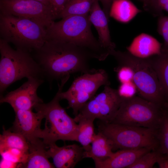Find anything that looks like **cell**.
Wrapping results in <instances>:
<instances>
[{"label":"cell","mask_w":168,"mask_h":168,"mask_svg":"<svg viewBox=\"0 0 168 168\" xmlns=\"http://www.w3.org/2000/svg\"><path fill=\"white\" fill-rule=\"evenodd\" d=\"M161 154L158 149L149 151L140 157L128 168H152Z\"/></svg>","instance_id":"26"},{"label":"cell","mask_w":168,"mask_h":168,"mask_svg":"<svg viewBox=\"0 0 168 168\" xmlns=\"http://www.w3.org/2000/svg\"><path fill=\"white\" fill-rule=\"evenodd\" d=\"M96 0H68L59 18L71 16L88 15Z\"/></svg>","instance_id":"24"},{"label":"cell","mask_w":168,"mask_h":168,"mask_svg":"<svg viewBox=\"0 0 168 168\" xmlns=\"http://www.w3.org/2000/svg\"><path fill=\"white\" fill-rule=\"evenodd\" d=\"M164 109L141 97H123L119 108L110 123L156 130Z\"/></svg>","instance_id":"8"},{"label":"cell","mask_w":168,"mask_h":168,"mask_svg":"<svg viewBox=\"0 0 168 168\" xmlns=\"http://www.w3.org/2000/svg\"><path fill=\"white\" fill-rule=\"evenodd\" d=\"M15 118L10 129L24 137L28 142L40 139L41 123L44 118L42 114L32 110L14 111Z\"/></svg>","instance_id":"13"},{"label":"cell","mask_w":168,"mask_h":168,"mask_svg":"<svg viewBox=\"0 0 168 168\" xmlns=\"http://www.w3.org/2000/svg\"><path fill=\"white\" fill-rule=\"evenodd\" d=\"M91 144L90 151L84 152V158H92L94 161H101L111 157L114 153L110 142L100 132L96 134Z\"/></svg>","instance_id":"19"},{"label":"cell","mask_w":168,"mask_h":168,"mask_svg":"<svg viewBox=\"0 0 168 168\" xmlns=\"http://www.w3.org/2000/svg\"><path fill=\"white\" fill-rule=\"evenodd\" d=\"M162 45L150 36L142 34L135 39L127 49L135 56L145 58L160 54Z\"/></svg>","instance_id":"18"},{"label":"cell","mask_w":168,"mask_h":168,"mask_svg":"<svg viewBox=\"0 0 168 168\" xmlns=\"http://www.w3.org/2000/svg\"><path fill=\"white\" fill-rule=\"evenodd\" d=\"M118 65L129 68L133 73V82L140 97L161 106L166 102L156 74L148 58H141L128 51H111Z\"/></svg>","instance_id":"5"},{"label":"cell","mask_w":168,"mask_h":168,"mask_svg":"<svg viewBox=\"0 0 168 168\" xmlns=\"http://www.w3.org/2000/svg\"><path fill=\"white\" fill-rule=\"evenodd\" d=\"M42 2L45 4L51 6L53 8V0H34Z\"/></svg>","instance_id":"35"},{"label":"cell","mask_w":168,"mask_h":168,"mask_svg":"<svg viewBox=\"0 0 168 168\" xmlns=\"http://www.w3.org/2000/svg\"><path fill=\"white\" fill-rule=\"evenodd\" d=\"M141 11L130 0H114L110 15L122 22H127Z\"/></svg>","instance_id":"22"},{"label":"cell","mask_w":168,"mask_h":168,"mask_svg":"<svg viewBox=\"0 0 168 168\" xmlns=\"http://www.w3.org/2000/svg\"><path fill=\"white\" fill-rule=\"evenodd\" d=\"M98 130L109 140L113 150L158 148L156 130L99 121Z\"/></svg>","instance_id":"7"},{"label":"cell","mask_w":168,"mask_h":168,"mask_svg":"<svg viewBox=\"0 0 168 168\" xmlns=\"http://www.w3.org/2000/svg\"><path fill=\"white\" fill-rule=\"evenodd\" d=\"M94 120L82 118L77 122L78 123L77 141L80 143L86 152L90 151L91 144L96 134L94 132Z\"/></svg>","instance_id":"23"},{"label":"cell","mask_w":168,"mask_h":168,"mask_svg":"<svg viewBox=\"0 0 168 168\" xmlns=\"http://www.w3.org/2000/svg\"><path fill=\"white\" fill-rule=\"evenodd\" d=\"M89 20L96 28L98 35V40L101 45L109 51L115 48V44L111 41L109 28V19L100 5L99 1L96 0L93 3L89 14Z\"/></svg>","instance_id":"15"},{"label":"cell","mask_w":168,"mask_h":168,"mask_svg":"<svg viewBox=\"0 0 168 168\" xmlns=\"http://www.w3.org/2000/svg\"><path fill=\"white\" fill-rule=\"evenodd\" d=\"M35 52L34 58L40 66L43 78L51 84L53 81L61 80L72 73H91L97 70L91 68L89 63L94 58L93 55L70 42L47 39Z\"/></svg>","instance_id":"1"},{"label":"cell","mask_w":168,"mask_h":168,"mask_svg":"<svg viewBox=\"0 0 168 168\" xmlns=\"http://www.w3.org/2000/svg\"><path fill=\"white\" fill-rule=\"evenodd\" d=\"M110 85L106 71L97 69L93 73H84L77 78L66 91L60 93V99L67 100V108H71L76 116L85 104L95 96L100 87Z\"/></svg>","instance_id":"9"},{"label":"cell","mask_w":168,"mask_h":168,"mask_svg":"<svg viewBox=\"0 0 168 168\" xmlns=\"http://www.w3.org/2000/svg\"><path fill=\"white\" fill-rule=\"evenodd\" d=\"M123 100L117 89L109 85L104 86L100 93L94 96L80 110L74 118L77 122L82 118H87L104 123H110L118 110Z\"/></svg>","instance_id":"10"},{"label":"cell","mask_w":168,"mask_h":168,"mask_svg":"<svg viewBox=\"0 0 168 168\" xmlns=\"http://www.w3.org/2000/svg\"><path fill=\"white\" fill-rule=\"evenodd\" d=\"M163 11L168 13V0H152L147 12L159 17L164 15Z\"/></svg>","instance_id":"28"},{"label":"cell","mask_w":168,"mask_h":168,"mask_svg":"<svg viewBox=\"0 0 168 168\" xmlns=\"http://www.w3.org/2000/svg\"><path fill=\"white\" fill-rule=\"evenodd\" d=\"M156 134L158 150L162 154L168 156V111L164 107Z\"/></svg>","instance_id":"25"},{"label":"cell","mask_w":168,"mask_h":168,"mask_svg":"<svg viewBox=\"0 0 168 168\" xmlns=\"http://www.w3.org/2000/svg\"><path fill=\"white\" fill-rule=\"evenodd\" d=\"M157 31L164 41L161 51H168V16L163 15L158 17Z\"/></svg>","instance_id":"27"},{"label":"cell","mask_w":168,"mask_h":168,"mask_svg":"<svg viewBox=\"0 0 168 168\" xmlns=\"http://www.w3.org/2000/svg\"><path fill=\"white\" fill-rule=\"evenodd\" d=\"M148 58L156 74L166 101L168 102V51H161Z\"/></svg>","instance_id":"20"},{"label":"cell","mask_w":168,"mask_h":168,"mask_svg":"<svg viewBox=\"0 0 168 168\" xmlns=\"http://www.w3.org/2000/svg\"><path fill=\"white\" fill-rule=\"evenodd\" d=\"M114 70L117 72L118 78L121 83L132 82L133 73L129 68L118 65Z\"/></svg>","instance_id":"29"},{"label":"cell","mask_w":168,"mask_h":168,"mask_svg":"<svg viewBox=\"0 0 168 168\" xmlns=\"http://www.w3.org/2000/svg\"><path fill=\"white\" fill-rule=\"evenodd\" d=\"M46 148L48 157L52 158L53 164L57 168H74L84 158L83 147L76 144L60 147L54 143Z\"/></svg>","instance_id":"14"},{"label":"cell","mask_w":168,"mask_h":168,"mask_svg":"<svg viewBox=\"0 0 168 168\" xmlns=\"http://www.w3.org/2000/svg\"><path fill=\"white\" fill-rule=\"evenodd\" d=\"M0 13L30 19L46 28L55 19L51 6L34 0H0Z\"/></svg>","instance_id":"11"},{"label":"cell","mask_w":168,"mask_h":168,"mask_svg":"<svg viewBox=\"0 0 168 168\" xmlns=\"http://www.w3.org/2000/svg\"><path fill=\"white\" fill-rule=\"evenodd\" d=\"M9 149H15L28 154L29 144L26 139L20 134L10 129L3 128L0 135V152Z\"/></svg>","instance_id":"21"},{"label":"cell","mask_w":168,"mask_h":168,"mask_svg":"<svg viewBox=\"0 0 168 168\" xmlns=\"http://www.w3.org/2000/svg\"><path fill=\"white\" fill-rule=\"evenodd\" d=\"M143 3V7L147 11L149 8L152 2V0H138Z\"/></svg>","instance_id":"34"},{"label":"cell","mask_w":168,"mask_h":168,"mask_svg":"<svg viewBox=\"0 0 168 168\" xmlns=\"http://www.w3.org/2000/svg\"><path fill=\"white\" fill-rule=\"evenodd\" d=\"M69 76L61 80L58 90L53 99L47 103L36 105L34 109L40 112L45 119L44 128L42 129L40 139L46 147L58 140L77 141L78 124L71 117L60 104L59 93L62 91Z\"/></svg>","instance_id":"3"},{"label":"cell","mask_w":168,"mask_h":168,"mask_svg":"<svg viewBox=\"0 0 168 168\" xmlns=\"http://www.w3.org/2000/svg\"><path fill=\"white\" fill-rule=\"evenodd\" d=\"M163 106L168 111V102H166L165 103Z\"/></svg>","instance_id":"36"},{"label":"cell","mask_w":168,"mask_h":168,"mask_svg":"<svg viewBox=\"0 0 168 168\" xmlns=\"http://www.w3.org/2000/svg\"><path fill=\"white\" fill-rule=\"evenodd\" d=\"M118 90L123 97H129L134 96L137 91L136 87L133 82L121 83Z\"/></svg>","instance_id":"30"},{"label":"cell","mask_w":168,"mask_h":168,"mask_svg":"<svg viewBox=\"0 0 168 168\" xmlns=\"http://www.w3.org/2000/svg\"><path fill=\"white\" fill-rule=\"evenodd\" d=\"M157 163L160 168H168V156L161 154Z\"/></svg>","instance_id":"33"},{"label":"cell","mask_w":168,"mask_h":168,"mask_svg":"<svg viewBox=\"0 0 168 168\" xmlns=\"http://www.w3.org/2000/svg\"><path fill=\"white\" fill-rule=\"evenodd\" d=\"M0 37L16 48L35 51L47 40V28L30 19L0 13Z\"/></svg>","instance_id":"6"},{"label":"cell","mask_w":168,"mask_h":168,"mask_svg":"<svg viewBox=\"0 0 168 168\" xmlns=\"http://www.w3.org/2000/svg\"><path fill=\"white\" fill-rule=\"evenodd\" d=\"M44 81L41 78H28L18 88L0 97V103L9 104L14 111L32 110L37 104L43 102L38 96L37 90Z\"/></svg>","instance_id":"12"},{"label":"cell","mask_w":168,"mask_h":168,"mask_svg":"<svg viewBox=\"0 0 168 168\" xmlns=\"http://www.w3.org/2000/svg\"><path fill=\"white\" fill-rule=\"evenodd\" d=\"M55 22L47 28V39H54L72 43L90 53L94 58L103 61L110 52L93 35L89 14L71 16Z\"/></svg>","instance_id":"2"},{"label":"cell","mask_w":168,"mask_h":168,"mask_svg":"<svg viewBox=\"0 0 168 168\" xmlns=\"http://www.w3.org/2000/svg\"><path fill=\"white\" fill-rule=\"evenodd\" d=\"M101 2L103 10L109 19L111 8L114 0H97Z\"/></svg>","instance_id":"32"},{"label":"cell","mask_w":168,"mask_h":168,"mask_svg":"<svg viewBox=\"0 0 168 168\" xmlns=\"http://www.w3.org/2000/svg\"><path fill=\"white\" fill-rule=\"evenodd\" d=\"M30 52L18 48L14 49L0 39V97L10 85L23 78L44 80L40 66Z\"/></svg>","instance_id":"4"},{"label":"cell","mask_w":168,"mask_h":168,"mask_svg":"<svg viewBox=\"0 0 168 168\" xmlns=\"http://www.w3.org/2000/svg\"><path fill=\"white\" fill-rule=\"evenodd\" d=\"M152 150L147 148L120 150L110 158L94 161L95 166L96 168H128L142 156Z\"/></svg>","instance_id":"16"},{"label":"cell","mask_w":168,"mask_h":168,"mask_svg":"<svg viewBox=\"0 0 168 168\" xmlns=\"http://www.w3.org/2000/svg\"><path fill=\"white\" fill-rule=\"evenodd\" d=\"M68 0H53V9L55 19L59 16Z\"/></svg>","instance_id":"31"},{"label":"cell","mask_w":168,"mask_h":168,"mask_svg":"<svg viewBox=\"0 0 168 168\" xmlns=\"http://www.w3.org/2000/svg\"><path fill=\"white\" fill-rule=\"evenodd\" d=\"M29 149L25 162L20 167L25 168H53V164L49 160L46 146L42 139H38L28 143Z\"/></svg>","instance_id":"17"}]
</instances>
